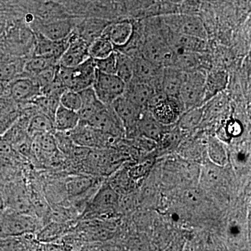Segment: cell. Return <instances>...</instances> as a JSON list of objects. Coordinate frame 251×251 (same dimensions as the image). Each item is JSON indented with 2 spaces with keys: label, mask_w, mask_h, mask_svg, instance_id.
<instances>
[{
  "label": "cell",
  "mask_w": 251,
  "mask_h": 251,
  "mask_svg": "<svg viewBox=\"0 0 251 251\" xmlns=\"http://www.w3.org/2000/svg\"><path fill=\"white\" fill-rule=\"evenodd\" d=\"M97 73L94 59L90 57L74 67H63L58 64L56 77L67 90L80 92L92 87Z\"/></svg>",
  "instance_id": "obj_1"
},
{
  "label": "cell",
  "mask_w": 251,
  "mask_h": 251,
  "mask_svg": "<svg viewBox=\"0 0 251 251\" xmlns=\"http://www.w3.org/2000/svg\"><path fill=\"white\" fill-rule=\"evenodd\" d=\"M206 73L202 69L185 72L179 99L184 110L205 103Z\"/></svg>",
  "instance_id": "obj_2"
},
{
  "label": "cell",
  "mask_w": 251,
  "mask_h": 251,
  "mask_svg": "<svg viewBox=\"0 0 251 251\" xmlns=\"http://www.w3.org/2000/svg\"><path fill=\"white\" fill-rule=\"evenodd\" d=\"M85 168L90 175L103 176L113 173L120 167L124 158L109 148L90 149L85 159Z\"/></svg>",
  "instance_id": "obj_3"
},
{
  "label": "cell",
  "mask_w": 251,
  "mask_h": 251,
  "mask_svg": "<svg viewBox=\"0 0 251 251\" xmlns=\"http://www.w3.org/2000/svg\"><path fill=\"white\" fill-rule=\"evenodd\" d=\"M148 109L158 122L167 126L176 124L184 111L179 99L167 97L162 92L154 94Z\"/></svg>",
  "instance_id": "obj_4"
},
{
  "label": "cell",
  "mask_w": 251,
  "mask_h": 251,
  "mask_svg": "<svg viewBox=\"0 0 251 251\" xmlns=\"http://www.w3.org/2000/svg\"><path fill=\"white\" fill-rule=\"evenodd\" d=\"M92 88L102 103L110 105L125 94L126 82L116 74H104L97 70Z\"/></svg>",
  "instance_id": "obj_5"
},
{
  "label": "cell",
  "mask_w": 251,
  "mask_h": 251,
  "mask_svg": "<svg viewBox=\"0 0 251 251\" xmlns=\"http://www.w3.org/2000/svg\"><path fill=\"white\" fill-rule=\"evenodd\" d=\"M162 22L172 32L201 38L206 40L207 35L204 24L198 17L187 15L168 16Z\"/></svg>",
  "instance_id": "obj_6"
},
{
  "label": "cell",
  "mask_w": 251,
  "mask_h": 251,
  "mask_svg": "<svg viewBox=\"0 0 251 251\" xmlns=\"http://www.w3.org/2000/svg\"><path fill=\"white\" fill-rule=\"evenodd\" d=\"M83 125L93 127L103 132L113 138H119L125 135L123 124L110 105H105L95 114L88 122Z\"/></svg>",
  "instance_id": "obj_7"
},
{
  "label": "cell",
  "mask_w": 251,
  "mask_h": 251,
  "mask_svg": "<svg viewBox=\"0 0 251 251\" xmlns=\"http://www.w3.org/2000/svg\"><path fill=\"white\" fill-rule=\"evenodd\" d=\"M68 133L75 145L88 149L108 148L111 140L115 139L90 126L80 123Z\"/></svg>",
  "instance_id": "obj_8"
},
{
  "label": "cell",
  "mask_w": 251,
  "mask_h": 251,
  "mask_svg": "<svg viewBox=\"0 0 251 251\" xmlns=\"http://www.w3.org/2000/svg\"><path fill=\"white\" fill-rule=\"evenodd\" d=\"M111 106L123 124L125 135H132L137 133V125L142 114L146 109L140 108L124 94L115 100Z\"/></svg>",
  "instance_id": "obj_9"
},
{
  "label": "cell",
  "mask_w": 251,
  "mask_h": 251,
  "mask_svg": "<svg viewBox=\"0 0 251 251\" xmlns=\"http://www.w3.org/2000/svg\"><path fill=\"white\" fill-rule=\"evenodd\" d=\"M90 44L73 31L70 34L69 44L65 52L59 60V65L66 67H74L83 62L90 57Z\"/></svg>",
  "instance_id": "obj_10"
},
{
  "label": "cell",
  "mask_w": 251,
  "mask_h": 251,
  "mask_svg": "<svg viewBox=\"0 0 251 251\" xmlns=\"http://www.w3.org/2000/svg\"><path fill=\"white\" fill-rule=\"evenodd\" d=\"M9 93L15 103L19 105L31 103L41 95V89L31 77H18L10 81Z\"/></svg>",
  "instance_id": "obj_11"
},
{
  "label": "cell",
  "mask_w": 251,
  "mask_h": 251,
  "mask_svg": "<svg viewBox=\"0 0 251 251\" xmlns=\"http://www.w3.org/2000/svg\"><path fill=\"white\" fill-rule=\"evenodd\" d=\"M35 221L29 214L15 211L4 216L1 222V232L6 236H17L35 230Z\"/></svg>",
  "instance_id": "obj_12"
},
{
  "label": "cell",
  "mask_w": 251,
  "mask_h": 251,
  "mask_svg": "<svg viewBox=\"0 0 251 251\" xmlns=\"http://www.w3.org/2000/svg\"><path fill=\"white\" fill-rule=\"evenodd\" d=\"M172 126L163 125L153 116L148 109H146L142 114L137 125V133L151 141L159 142L171 130Z\"/></svg>",
  "instance_id": "obj_13"
},
{
  "label": "cell",
  "mask_w": 251,
  "mask_h": 251,
  "mask_svg": "<svg viewBox=\"0 0 251 251\" xmlns=\"http://www.w3.org/2000/svg\"><path fill=\"white\" fill-rule=\"evenodd\" d=\"M119 195L110 184H103L91 201L90 210L97 214H110L119 205Z\"/></svg>",
  "instance_id": "obj_14"
},
{
  "label": "cell",
  "mask_w": 251,
  "mask_h": 251,
  "mask_svg": "<svg viewBox=\"0 0 251 251\" xmlns=\"http://www.w3.org/2000/svg\"><path fill=\"white\" fill-rule=\"evenodd\" d=\"M156 93L151 84L132 77L129 82L126 83L124 95L143 109H148V104Z\"/></svg>",
  "instance_id": "obj_15"
},
{
  "label": "cell",
  "mask_w": 251,
  "mask_h": 251,
  "mask_svg": "<svg viewBox=\"0 0 251 251\" xmlns=\"http://www.w3.org/2000/svg\"><path fill=\"white\" fill-rule=\"evenodd\" d=\"M69 39L70 35L61 40H52L38 32L34 55L52 57L59 60L69 46Z\"/></svg>",
  "instance_id": "obj_16"
},
{
  "label": "cell",
  "mask_w": 251,
  "mask_h": 251,
  "mask_svg": "<svg viewBox=\"0 0 251 251\" xmlns=\"http://www.w3.org/2000/svg\"><path fill=\"white\" fill-rule=\"evenodd\" d=\"M184 75L185 72L173 66L163 67L160 92L167 97L179 99Z\"/></svg>",
  "instance_id": "obj_17"
},
{
  "label": "cell",
  "mask_w": 251,
  "mask_h": 251,
  "mask_svg": "<svg viewBox=\"0 0 251 251\" xmlns=\"http://www.w3.org/2000/svg\"><path fill=\"white\" fill-rule=\"evenodd\" d=\"M134 25L128 21L110 23L104 29L102 36L108 39L115 49L123 47L130 40Z\"/></svg>",
  "instance_id": "obj_18"
},
{
  "label": "cell",
  "mask_w": 251,
  "mask_h": 251,
  "mask_svg": "<svg viewBox=\"0 0 251 251\" xmlns=\"http://www.w3.org/2000/svg\"><path fill=\"white\" fill-rule=\"evenodd\" d=\"M81 97V107L78 112L80 123L86 124L105 105L96 95L92 87L79 92Z\"/></svg>",
  "instance_id": "obj_19"
},
{
  "label": "cell",
  "mask_w": 251,
  "mask_h": 251,
  "mask_svg": "<svg viewBox=\"0 0 251 251\" xmlns=\"http://www.w3.org/2000/svg\"><path fill=\"white\" fill-rule=\"evenodd\" d=\"M53 123L55 131L69 132L79 125L80 116L78 112L59 104L54 113Z\"/></svg>",
  "instance_id": "obj_20"
},
{
  "label": "cell",
  "mask_w": 251,
  "mask_h": 251,
  "mask_svg": "<svg viewBox=\"0 0 251 251\" xmlns=\"http://www.w3.org/2000/svg\"><path fill=\"white\" fill-rule=\"evenodd\" d=\"M109 23L108 21L98 18L90 19L81 23L77 33L82 39L90 44L92 41L102 36L104 29Z\"/></svg>",
  "instance_id": "obj_21"
},
{
  "label": "cell",
  "mask_w": 251,
  "mask_h": 251,
  "mask_svg": "<svg viewBox=\"0 0 251 251\" xmlns=\"http://www.w3.org/2000/svg\"><path fill=\"white\" fill-rule=\"evenodd\" d=\"M227 84V75L224 71H213L206 74L205 103L225 90Z\"/></svg>",
  "instance_id": "obj_22"
},
{
  "label": "cell",
  "mask_w": 251,
  "mask_h": 251,
  "mask_svg": "<svg viewBox=\"0 0 251 251\" xmlns=\"http://www.w3.org/2000/svg\"><path fill=\"white\" fill-rule=\"evenodd\" d=\"M74 31V25L69 21H59L46 23L41 26L39 33L52 40H61Z\"/></svg>",
  "instance_id": "obj_23"
},
{
  "label": "cell",
  "mask_w": 251,
  "mask_h": 251,
  "mask_svg": "<svg viewBox=\"0 0 251 251\" xmlns=\"http://www.w3.org/2000/svg\"><path fill=\"white\" fill-rule=\"evenodd\" d=\"M54 130L53 120L40 112L33 115L28 122L27 132L29 137L34 138L44 133H52Z\"/></svg>",
  "instance_id": "obj_24"
},
{
  "label": "cell",
  "mask_w": 251,
  "mask_h": 251,
  "mask_svg": "<svg viewBox=\"0 0 251 251\" xmlns=\"http://www.w3.org/2000/svg\"><path fill=\"white\" fill-rule=\"evenodd\" d=\"M95 184V178L92 175H77L72 176L67 182V192L73 198L85 194Z\"/></svg>",
  "instance_id": "obj_25"
},
{
  "label": "cell",
  "mask_w": 251,
  "mask_h": 251,
  "mask_svg": "<svg viewBox=\"0 0 251 251\" xmlns=\"http://www.w3.org/2000/svg\"><path fill=\"white\" fill-rule=\"evenodd\" d=\"M204 107H197L184 110L180 115L177 123L179 128L183 130L194 129L202 121Z\"/></svg>",
  "instance_id": "obj_26"
},
{
  "label": "cell",
  "mask_w": 251,
  "mask_h": 251,
  "mask_svg": "<svg viewBox=\"0 0 251 251\" xmlns=\"http://www.w3.org/2000/svg\"><path fill=\"white\" fill-rule=\"evenodd\" d=\"M34 151L44 156H52L58 151L55 138L52 133H44L34 137Z\"/></svg>",
  "instance_id": "obj_27"
},
{
  "label": "cell",
  "mask_w": 251,
  "mask_h": 251,
  "mask_svg": "<svg viewBox=\"0 0 251 251\" xmlns=\"http://www.w3.org/2000/svg\"><path fill=\"white\" fill-rule=\"evenodd\" d=\"M115 51L117 54L116 75L127 83L133 77L134 59L117 50H115Z\"/></svg>",
  "instance_id": "obj_28"
},
{
  "label": "cell",
  "mask_w": 251,
  "mask_h": 251,
  "mask_svg": "<svg viewBox=\"0 0 251 251\" xmlns=\"http://www.w3.org/2000/svg\"><path fill=\"white\" fill-rule=\"evenodd\" d=\"M115 50V46L106 38L101 36L92 41L89 46L90 57L99 59L108 57Z\"/></svg>",
  "instance_id": "obj_29"
},
{
  "label": "cell",
  "mask_w": 251,
  "mask_h": 251,
  "mask_svg": "<svg viewBox=\"0 0 251 251\" xmlns=\"http://www.w3.org/2000/svg\"><path fill=\"white\" fill-rule=\"evenodd\" d=\"M58 64L59 60L52 57L34 55V57L26 63L25 65L24 66V69L31 77L46 70L48 68Z\"/></svg>",
  "instance_id": "obj_30"
},
{
  "label": "cell",
  "mask_w": 251,
  "mask_h": 251,
  "mask_svg": "<svg viewBox=\"0 0 251 251\" xmlns=\"http://www.w3.org/2000/svg\"><path fill=\"white\" fill-rule=\"evenodd\" d=\"M207 151L212 163L217 166H225L227 161V152L221 140L210 138L208 140Z\"/></svg>",
  "instance_id": "obj_31"
},
{
  "label": "cell",
  "mask_w": 251,
  "mask_h": 251,
  "mask_svg": "<svg viewBox=\"0 0 251 251\" xmlns=\"http://www.w3.org/2000/svg\"><path fill=\"white\" fill-rule=\"evenodd\" d=\"M31 103L34 104L41 113L45 114L53 120L54 113L59 105V99L39 95Z\"/></svg>",
  "instance_id": "obj_32"
},
{
  "label": "cell",
  "mask_w": 251,
  "mask_h": 251,
  "mask_svg": "<svg viewBox=\"0 0 251 251\" xmlns=\"http://www.w3.org/2000/svg\"><path fill=\"white\" fill-rule=\"evenodd\" d=\"M59 104L65 108L78 112L81 107V97L79 92L66 90L59 98Z\"/></svg>",
  "instance_id": "obj_33"
},
{
  "label": "cell",
  "mask_w": 251,
  "mask_h": 251,
  "mask_svg": "<svg viewBox=\"0 0 251 251\" xmlns=\"http://www.w3.org/2000/svg\"><path fill=\"white\" fill-rule=\"evenodd\" d=\"M221 167L214 163L204 167L202 171V182L205 186L208 187L215 186L219 182L222 176Z\"/></svg>",
  "instance_id": "obj_34"
},
{
  "label": "cell",
  "mask_w": 251,
  "mask_h": 251,
  "mask_svg": "<svg viewBox=\"0 0 251 251\" xmlns=\"http://www.w3.org/2000/svg\"><path fill=\"white\" fill-rule=\"evenodd\" d=\"M94 61L99 72L104 73V74H116V51H114L108 57L102 59H94Z\"/></svg>",
  "instance_id": "obj_35"
},
{
  "label": "cell",
  "mask_w": 251,
  "mask_h": 251,
  "mask_svg": "<svg viewBox=\"0 0 251 251\" xmlns=\"http://www.w3.org/2000/svg\"><path fill=\"white\" fill-rule=\"evenodd\" d=\"M21 116L18 105L12 110L0 114V135L4 134Z\"/></svg>",
  "instance_id": "obj_36"
},
{
  "label": "cell",
  "mask_w": 251,
  "mask_h": 251,
  "mask_svg": "<svg viewBox=\"0 0 251 251\" xmlns=\"http://www.w3.org/2000/svg\"><path fill=\"white\" fill-rule=\"evenodd\" d=\"M58 64L48 68L46 70L43 71V72L39 73L34 76L31 77V78H32L34 82L39 86L41 90L53 82L54 79H55L56 74H57Z\"/></svg>",
  "instance_id": "obj_37"
},
{
  "label": "cell",
  "mask_w": 251,
  "mask_h": 251,
  "mask_svg": "<svg viewBox=\"0 0 251 251\" xmlns=\"http://www.w3.org/2000/svg\"><path fill=\"white\" fill-rule=\"evenodd\" d=\"M18 72L14 62H0V80L3 82L14 80Z\"/></svg>",
  "instance_id": "obj_38"
},
{
  "label": "cell",
  "mask_w": 251,
  "mask_h": 251,
  "mask_svg": "<svg viewBox=\"0 0 251 251\" xmlns=\"http://www.w3.org/2000/svg\"><path fill=\"white\" fill-rule=\"evenodd\" d=\"M242 125L239 122L235 121V120H229V121L226 122V126L224 128L221 129V133L220 136H225L226 138H232V137H236L242 133ZM219 137V138H221Z\"/></svg>",
  "instance_id": "obj_39"
},
{
  "label": "cell",
  "mask_w": 251,
  "mask_h": 251,
  "mask_svg": "<svg viewBox=\"0 0 251 251\" xmlns=\"http://www.w3.org/2000/svg\"><path fill=\"white\" fill-rule=\"evenodd\" d=\"M18 106L9 96H0V114L12 110Z\"/></svg>",
  "instance_id": "obj_40"
},
{
  "label": "cell",
  "mask_w": 251,
  "mask_h": 251,
  "mask_svg": "<svg viewBox=\"0 0 251 251\" xmlns=\"http://www.w3.org/2000/svg\"><path fill=\"white\" fill-rule=\"evenodd\" d=\"M4 198H3L2 196H1V193H0V212H1V211L4 210Z\"/></svg>",
  "instance_id": "obj_41"
},
{
  "label": "cell",
  "mask_w": 251,
  "mask_h": 251,
  "mask_svg": "<svg viewBox=\"0 0 251 251\" xmlns=\"http://www.w3.org/2000/svg\"><path fill=\"white\" fill-rule=\"evenodd\" d=\"M3 81L0 80V96L2 95L3 90H4V87H3Z\"/></svg>",
  "instance_id": "obj_42"
}]
</instances>
